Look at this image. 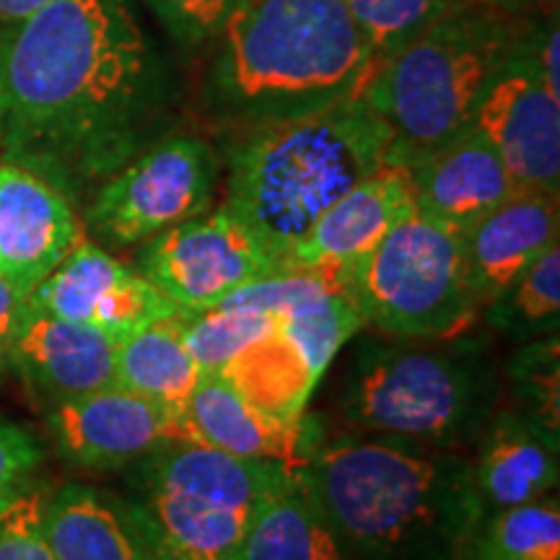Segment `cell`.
Returning a JSON list of instances; mask_svg holds the SVG:
<instances>
[{
    "instance_id": "1",
    "label": "cell",
    "mask_w": 560,
    "mask_h": 560,
    "mask_svg": "<svg viewBox=\"0 0 560 560\" xmlns=\"http://www.w3.org/2000/svg\"><path fill=\"white\" fill-rule=\"evenodd\" d=\"M0 161L83 206L164 138L172 75L132 0H55L0 32Z\"/></svg>"
},
{
    "instance_id": "2",
    "label": "cell",
    "mask_w": 560,
    "mask_h": 560,
    "mask_svg": "<svg viewBox=\"0 0 560 560\" xmlns=\"http://www.w3.org/2000/svg\"><path fill=\"white\" fill-rule=\"evenodd\" d=\"M299 475L353 560H462L486 520L465 452L355 431L322 439Z\"/></svg>"
},
{
    "instance_id": "3",
    "label": "cell",
    "mask_w": 560,
    "mask_h": 560,
    "mask_svg": "<svg viewBox=\"0 0 560 560\" xmlns=\"http://www.w3.org/2000/svg\"><path fill=\"white\" fill-rule=\"evenodd\" d=\"M210 45L208 109L236 130L350 100L376 66L346 0H244Z\"/></svg>"
},
{
    "instance_id": "4",
    "label": "cell",
    "mask_w": 560,
    "mask_h": 560,
    "mask_svg": "<svg viewBox=\"0 0 560 560\" xmlns=\"http://www.w3.org/2000/svg\"><path fill=\"white\" fill-rule=\"evenodd\" d=\"M389 130L361 94L312 115L240 130L226 151L223 206L285 257L350 187L387 164Z\"/></svg>"
},
{
    "instance_id": "5",
    "label": "cell",
    "mask_w": 560,
    "mask_h": 560,
    "mask_svg": "<svg viewBox=\"0 0 560 560\" xmlns=\"http://www.w3.org/2000/svg\"><path fill=\"white\" fill-rule=\"evenodd\" d=\"M529 21L462 0L376 60L361 96L389 130V166L412 170L472 128L482 91L514 55Z\"/></svg>"
},
{
    "instance_id": "6",
    "label": "cell",
    "mask_w": 560,
    "mask_h": 560,
    "mask_svg": "<svg viewBox=\"0 0 560 560\" xmlns=\"http://www.w3.org/2000/svg\"><path fill=\"white\" fill-rule=\"evenodd\" d=\"M501 408V380L478 338L369 340L359 348L340 395V412L359 433L431 450L478 444Z\"/></svg>"
},
{
    "instance_id": "7",
    "label": "cell",
    "mask_w": 560,
    "mask_h": 560,
    "mask_svg": "<svg viewBox=\"0 0 560 560\" xmlns=\"http://www.w3.org/2000/svg\"><path fill=\"white\" fill-rule=\"evenodd\" d=\"M130 467V501L161 560H234L255 511L291 475L198 441H172Z\"/></svg>"
},
{
    "instance_id": "8",
    "label": "cell",
    "mask_w": 560,
    "mask_h": 560,
    "mask_svg": "<svg viewBox=\"0 0 560 560\" xmlns=\"http://www.w3.org/2000/svg\"><path fill=\"white\" fill-rule=\"evenodd\" d=\"M363 327L389 338H459L482 314L457 231L410 210L338 272Z\"/></svg>"
},
{
    "instance_id": "9",
    "label": "cell",
    "mask_w": 560,
    "mask_h": 560,
    "mask_svg": "<svg viewBox=\"0 0 560 560\" xmlns=\"http://www.w3.org/2000/svg\"><path fill=\"white\" fill-rule=\"evenodd\" d=\"M223 164L206 138L153 140L83 202V229L104 247H136L215 206Z\"/></svg>"
},
{
    "instance_id": "10",
    "label": "cell",
    "mask_w": 560,
    "mask_h": 560,
    "mask_svg": "<svg viewBox=\"0 0 560 560\" xmlns=\"http://www.w3.org/2000/svg\"><path fill=\"white\" fill-rule=\"evenodd\" d=\"M136 270L182 312L213 310L280 265L240 215L219 202L202 215L140 244Z\"/></svg>"
},
{
    "instance_id": "11",
    "label": "cell",
    "mask_w": 560,
    "mask_h": 560,
    "mask_svg": "<svg viewBox=\"0 0 560 560\" xmlns=\"http://www.w3.org/2000/svg\"><path fill=\"white\" fill-rule=\"evenodd\" d=\"M55 450L83 470H117L172 441H195L185 408L122 387H107L50 410Z\"/></svg>"
},
{
    "instance_id": "12",
    "label": "cell",
    "mask_w": 560,
    "mask_h": 560,
    "mask_svg": "<svg viewBox=\"0 0 560 560\" xmlns=\"http://www.w3.org/2000/svg\"><path fill=\"white\" fill-rule=\"evenodd\" d=\"M522 39L482 91L472 128L499 151L520 190L560 195V96L545 89Z\"/></svg>"
},
{
    "instance_id": "13",
    "label": "cell",
    "mask_w": 560,
    "mask_h": 560,
    "mask_svg": "<svg viewBox=\"0 0 560 560\" xmlns=\"http://www.w3.org/2000/svg\"><path fill=\"white\" fill-rule=\"evenodd\" d=\"M30 304L115 342L179 312L149 278L89 240L30 293Z\"/></svg>"
},
{
    "instance_id": "14",
    "label": "cell",
    "mask_w": 560,
    "mask_h": 560,
    "mask_svg": "<svg viewBox=\"0 0 560 560\" xmlns=\"http://www.w3.org/2000/svg\"><path fill=\"white\" fill-rule=\"evenodd\" d=\"M83 240L79 210L58 187L0 161V276L30 296Z\"/></svg>"
},
{
    "instance_id": "15",
    "label": "cell",
    "mask_w": 560,
    "mask_h": 560,
    "mask_svg": "<svg viewBox=\"0 0 560 560\" xmlns=\"http://www.w3.org/2000/svg\"><path fill=\"white\" fill-rule=\"evenodd\" d=\"M13 371L50 408L115 387L117 342L94 327L37 310L26 299L11 338Z\"/></svg>"
},
{
    "instance_id": "16",
    "label": "cell",
    "mask_w": 560,
    "mask_h": 560,
    "mask_svg": "<svg viewBox=\"0 0 560 560\" xmlns=\"http://www.w3.org/2000/svg\"><path fill=\"white\" fill-rule=\"evenodd\" d=\"M410 210H416V202L408 170L384 164L319 215L293 244L283 270H322L338 278L340 270L374 249Z\"/></svg>"
},
{
    "instance_id": "17",
    "label": "cell",
    "mask_w": 560,
    "mask_h": 560,
    "mask_svg": "<svg viewBox=\"0 0 560 560\" xmlns=\"http://www.w3.org/2000/svg\"><path fill=\"white\" fill-rule=\"evenodd\" d=\"M185 416L198 444L255 462H272L299 472L319 444L322 431L306 412L296 420L276 418L229 387L215 374H202L198 387L185 402Z\"/></svg>"
},
{
    "instance_id": "18",
    "label": "cell",
    "mask_w": 560,
    "mask_h": 560,
    "mask_svg": "<svg viewBox=\"0 0 560 560\" xmlns=\"http://www.w3.org/2000/svg\"><path fill=\"white\" fill-rule=\"evenodd\" d=\"M470 472L486 514L548 499L560 478V433L516 408H499L478 444Z\"/></svg>"
},
{
    "instance_id": "19",
    "label": "cell",
    "mask_w": 560,
    "mask_h": 560,
    "mask_svg": "<svg viewBox=\"0 0 560 560\" xmlns=\"http://www.w3.org/2000/svg\"><path fill=\"white\" fill-rule=\"evenodd\" d=\"M408 174L418 213L457 234L520 190L499 151L475 128L418 161Z\"/></svg>"
},
{
    "instance_id": "20",
    "label": "cell",
    "mask_w": 560,
    "mask_h": 560,
    "mask_svg": "<svg viewBox=\"0 0 560 560\" xmlns=\"http://www.w3.org/2000/svg\"><path fill=\"white\" fill-rule=\"evenodd\" d=\"M467 272L480 306L560 242V195L516 190L462 231Z\"/></svg>"
},
{
    "instance_id": "21",
    "label": "cell",
    "mask_w": 560,
    "mask_h": 560,
    "mask_svg": "<svg viewBox=\"0 0 560 560\" xmlns=\"http://www.w3.org/2000/svg\"><path fill=\"white\" fill-rule=\"evenodd\" d=\"M42 529L58 560H161L136 503L81 482L47 495Z\"/></svg>"
},
{
    "instance_id": "22",
    "label": "cell",
    "mask_w": 560,
    "mask_h": 560,
    "mask_svg": "<svg viewBox=\"0 0 560 560\" xmlns=\"http://www.w3.org/2000/svg\"><path fill=\"white\" fill-rule=\"evenodd\" d=\"M234 560H353L299 472L260 503Z\"/></svg>"
},
{
    "instance_id": "23",
    "label": "cell",
    "mask_w": 560,
    "mask_h": 560,
    "mask_svg": "<svg viewBox=\"0 0 560 560\" xmlns=\"http://www.w3.org/2000/svg\"><path fill=\"white\" fill-rule=\"evenodd\" d=\"M219 374L249 405L285 420L304 416L319 384L306 355L280 325L244 346Z\"/></svg>"
},
{
    "instance_id": "24",
    "label": "cell",
    "mask_w": 560,
    "mask_h": 560,
    "mask_svg": "<svg viewBox=\"0 0 560 560\" xmlns=\"http://www.w3.org/2000/svg\"><path fill=\"white\" fill-rule=\"evenodd\" d=\"M179 312L153 322L117 342L115 384L149 400L185 408L198 387L202 371L185 348L179 332Z\"/></svg>"
},
{
    "instance_id": "25",
    "label": "cell",
    "mask_w": 560,
    "mask_h": 560,
    "mask_svg": "<svg viewBox=\"0 0 560 560\" xmlns=\"http://www.w3.org/2000/svg\"><path fill=\"white\" fill-rule=\"evenodd\" d=\"M462 560H560L558 499L486 514Z\"/></svg>"
},
{
    "instance_id": "26",
    "label": "cell",
    "mask_w": 560,
    "mask_h": 560,
    "mask_svg": "<svg viewBox=\"0 0 560 560\" xmlns=\"http://www.w3.org/2000/svg\"><path fill=\"white\" fill-rule=\"evenodd\" d=\"M560 247L545 252L482 310L488 325L511 340H535L558 332Z\"/></svg>"
},
{
    "instance_id": "27",
    "label": "cell",
    "mask_w": 560,
    "mask_h": 560,
    "mask_svg": "<svg viewBox=\"0 0 560 560\" xmlns=\"http://www.w3.org/2000/svg\"><path fill=\"white\" fill-rule=\"evenodd\" d=\"M177 319L185 348L190 350L202 374L221 371L244 346L280 325V319L268 312L231 310V306H213L202 312L179 310Z\"/></svg>"
},
{
    "instance_id": "28",
    "label": "cell",
    "mask_w": 560,
    "mask_h": 560,
    "mask_svg": "<svg viewBox=\"0 0 560 560\" xmlns=\"http://www.w3.org/2000/svg\"><path fill=\"white\" fill-rule=\"evenodd\" d=\"M516 410L560 433V342L558 332L522 342L506 363Z\"/></svg>"
},
{
    "instance_id": "29",
    "label": "cell",
    "mask_w": 560,
    "mask_h": 560,
    "mask_svg": "<svg viewBox=\"0 0 560 560\" xmlns=\"http://www.w3.org/2000/svg\"><path fill=\"white\" fill-rule=\"evenodd\" d=\"M346 3L374 47L376 60H382L462 0H346Z\"/></svg>"
},
{
    "instance_id": "30",
    "label": "cell",
    "mask_w": 560,
    "mask_h": 560,
    "mask_svg": "<svg viewBox=\"0 0 560 560\" xmlns=\"http://www.w3.org/2000/svg\"><path fill=\"white\" fill-rule=\"evenodd\" d=\"M177 45H210L244 0H143Z\"/></svg>"
},
{
    "instance_id": "31",
    "label": "cell",
    "mask_w": 560,
    "mask_h": 560,
    "mask_svg": "<svg viewBox=\"0 0 560 560\" xmlns=\"http://www.w3.org/2000/svg\"><path fill=\"white\" fill-rule=\"evenodd\" d=\"M45 499L42 490L30 488L0 509V560H58L42 529Z\"/></svg>"
},
{
    "instance_id": "32",
    "label": "cell",
    "mask_w": 560,
    "mask_h": 560,
    "mask_svg": "<svg viewBox=\"0 0 560 560\" xmlns=\"http://www.w3.org/2000/svg\"><path fill=\"white\" fill-rule=\"evenodd\" d=\"M39 462V441L21 425L0 420V509L32 488Z\"/></svg>"
},
{
    "instance_id": "33",
    "label": "cell",
    "mask_w": 560,
    "mask_h": 560,
    "mask_svg": "<svg viewBox=\"0 0 560 560\" xmlns=\"http://www.w3.org/2000/svg\"><path fill=\"white\" fill-rule=\"evenodd\" d=\"M26 299L11 280H5L0 276V338L11 340L13 332H16L21 314H24Z\"/></svg>"
},
{
    "instance_id": "34",
    "label": "cell",
    "mask_w": 560,
    "mask_h": 560,
    "mask_svg": "<svg viewBox=\"0 0 560 560\" xmlns=\"http://www.w3.org/2000/svg\"><path fill=\"white\" fill-rule=\"evenodd\" d=\"M55 3V0H0V32L24 24L34 13Z\"/></svg>"
},
{
    "instance_id": "35",
    "label": "cell",
    "mask_w": 560,
    "mask_h": 560,
    "mask_svg": "<svg viewBox=\"0 0 560 560\" xmlns=\"http://www.w3.org/2000/svg\"><path fill=\"white\" fill-rule=\"evenodd\" d=\"M480 3L503 13H514V16H535V13L558 9V0H480Z\"/></svg>"
},
{
    "instance_id": "36",
    "label": "cell",
    "mask_w": 560,
    "mask_h": 560,
    "mask_svg": "<svg viewBox=\"0 0 560 560\" xmlns=\"http://www.w3.org/2000/svg\"><path fill=\"white\" fill-rule=\"evenodd\" d=\"M13 371V355H11V340L0 338V382L5 380Z\"/></svg>"
},
{
    "instance_id": "37",
    "label": "cell",
    "mask_w": 560,
    "mask_h": 560,
    "mask_svg": "<svg viewBox=\"0 0 560 560\" xmlns=\"http://www.w3.org/2000/svg\"><path fill=\"white\" fill-rule=\"evenodd\" d=\"M0 79H3V60H0ZM0 107H3V91H0Z\"/></svg>"
}]
</instances>
